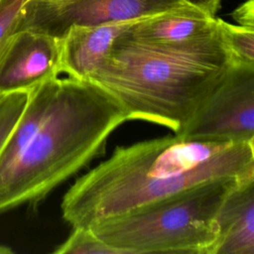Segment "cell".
<instances>
[{
	"label": "cell",
	"instance_id": "2",
	"mask_svg": "<svg viewBox=\"0 0 254 254\" xmlns=\"http://www.w3.org/2000/svg\"><path fill=\"white\" fill-rule=\"evenodd\" d=\"M254 175V142H209L178 135L117 147L79 177L61 210L72 227L122 214L189 189Z\"/></svg>",
	"mask_w": 254,
	"mask_h": 254
},
{
	"label": "cell",
	"instance_id": "8",
	"mask_svg": "<svg viewBox=\"0 0 254 254\" xmlns=\"http://www.w3.org/2000/svg\"><path fill=\"white\" fill-rule=\"evenodd\" d=\"M216 228L210 254H254V176L238 181L227 192Z\"/></svg>",
	"mask_w": 254,
	"mask_h": 254
},
{
	"label": "cell",
	"instance_id": "4",
	"mask_svg": "<svg viewBox=\"0 0 254 254\" xmlns=\"http://www.w3.org/2000/svg\"><path fill=\"white\" fill-rule=\"evenodd\" d=\"M242 178L212 181L88 227L121 254H210L216 240V214L232 187Z\"/></svg>",
	"mask_w": 254,
	"mask_h": 254
},
{
	"label": "cell",
	"instance_id": "12",
	"mask_svg": "<svg viewBox=\"0 0 254 254\" xmlns=\"http://www.w3.org/2000/svg\"><path fill=\"white\" fill-rule=\"evenodd\" d=\"M55 254H121L101 241L88 226L72 227L67 238L54 251Z\"/></svg>",
	"mask_w": 254,
	"mask_h": 254
},
{
	"label": "cell",
	"instance_id": "17",
	"mask_svg": "<svg viewBox=\"0 0 254 254\" xmlns=\"http://www.w3.org/2000/svg\"><path fill=\"white\" fill-rule=\"evenodd\" d=\"M12 252H13V250L10 247L0 245V254H9V253H12Z\"/></svg>",
	"mask_w": 254,
	"mask_h": 254
},
{
	"label": "cell",
	"instance_id": "1",
	"mask_svg": "<svg viewBox=\"0 0 254 254\" xmlns=\"http://www.w3.org/2000/svg\"><path fill=\"white\" fill-rule=\"evenodd\" d=\"M126 121L119 101L90 80L57 76L32 88L0 153V213L38 204L99 156Z\"/></svg>",
	"mask_w": 254,
	"mask_h": 254
},
{
	"label": "cell",
	"instance_id": "15",
	"mask_svg": "<svg viewBox=\"0 0 254 254\" xmlns=\"http://www.w3.org/2000/svg\"><path fill=\"white\" fill-rule=\"evenodd\" d=\"M238 25L254 28V0H246L231 14Z\"/></svg>",
	"mask_w": 254,
	"mask_h": 254
},
{
	"label": "cell",
	"instance_id": "5",
	"mask_svg": "<svg viewBox=\"0 0 254 254\" xmlns=\"http://www.w3.org/2000/svg\"><path fill=\"white\" fill-rule=\"evenodd\" d=\"M185 5L181 0H25L16 32L61 39L73 26L136 21Z\"/></svg>",
	"mask_w": 254,
	"mask_h": 254
},
{
	"label": "cell",
	"instance_id": "9",
	"mask_svg": "<svg viewBox=\"0 0 254 254\" xmlns=\"http://www.w3.org/2000/svg\"><path fill=\"white\" fill-rule=\"evenodd\" d=\"M218 28L216 17L189 5L142 18L120 35L149 45H179L208 35Z\"/></svg>",
	"mask_w": 254,
	"mask_h": 254
},
{
	"label": "cell",
	"instance_id": "13",
	"mask_svg": "<svg viewBox=\"0 0 254 254\" xmlns=\"http://www.w3.org/2000/svg\"><path fill=\"white\" fill-rule=\"evenodd\" d=\"M29 91L0 94V153L26 106Z\"/></svg>",
	"mask_w": 254,
	"mask_h": 254
},
{
	"label": "cell",
	"instance_id": "18",
	"mask_svg": "<svg viewBox=\"0 0 254 254\" xmlns=\"http://www.w3.org/2000/svg\"><path fill=\"white\" fill-rule=\"evenodd\" d=\"M2 45H3V44H2ZM2 45H1V46H0V49H1V47H2Z\"/></svg>",
	"mask_w": 254,
	"mask_h": 254
},
{
	"label": "cell",
	"instance_id": "3",
	"mask_svg": "<svg viewBox=\"0 0 254 254\" xmlns=\"http://www.w3.org/2000/svg\"><path fill=\"white\" fill-rule=\"evenodd\" d=\"M233 64L219 25L179 45H149L119 35L86 79L117 99L128 120L160 124L177 134Z\"/></svg>",
	"mask_w": 254,
	"mask_h": 254
},
{
	"label": "cell",
	"instance_id": "7",
	"mask_svg": "<svg viewBox=\"0 0 254 254\" xmlns=\"http://www.w3.org/2000/svg\"><path fill=\"white\" fill-rule=\"evenodd\" d=\"M61 73L57 38L21 30L13 33L0 49V94L30 91Z\"/></svg>",
	"mask_w": 254,
	"mask_h": 254
},
{
	"label": "cell",
	"instance_id": "6",
	"mask_svg": "<svg viewBox=\"0 0 254 254\" xmlns=\"http://www.w3.org/2000/svg\"><path fill=\"white\" fill-rule=\"evenodd\" d=\"M209 142H254V64H233L190 121L175 134Z\"/></svg>",
	"mask_w": 254,
	"mask_h": 254
},
{
	"label": "cell",
	"instance_id": "16",
	"mask_svg": "<svg viewBox=\"0 0 254 254\" xmlns=\"http://www.w3.org/2000/svg\"><path fill=\"white\" fill-rule=\"evenodd\" d=\"M184 4L193 7L205 14L216 17V13L220 8L222 0H181Z\"/></svg>",
	"mask_w": 254,
	"mask_h": 254
},
{
	"label": "cell",
	"instance_id": "11",
	"mask_svg": "<svg viewBox=\"0 0 254 254\" xmlns=\"http://www.w3.org/2000/svg\"><path fill=\"white\" fill-rule=\"evenodd\" d=\"M217 20L233 63L254 64V28L229 24L219 18Z\"/></svg>",
	"mask_w": 254,
	"mask_h": 254
},
{
	"label": "cell",
	"instance_id": "10",
	"mask_svg": "<svg viewBox=\"0 0 254 254\" xmlns=\"http://www.w3.org/2000/svg\"><path fill=\"white\" fill-rule=\"evenodd\" d=\"M133 22L69 28L59 39L62 73L76 79H86L106 58L115 39Z\"/></svg>",
	"mask_w": 254,
	"mask_h": 254
},
{
	"label": "cell",
	"instance_id": "14",
	"mask_svg": "<svg viewBox=\"0 0 254 254\" xmlns=\"http://www.w3.org/2000/svg\"><path fill=\"white\" fill-rule=\"evenodd\" d=\"M25 0H0V46L16 32Z\"/></svg>",
	"mask_w": 254,
	"mask_h": 254
}]
</instances>
